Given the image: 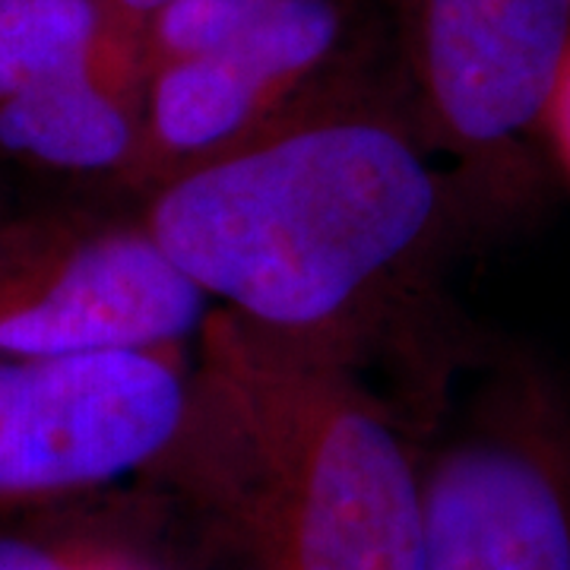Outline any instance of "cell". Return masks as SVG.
Returning <instances> with one entry per match:
<instances>
[{
    "instance_id": "13",
    "label": "cell",
    "mask_w": 570,
    "mask_h": 570,
    "mask_svg": "<svg viewBox=\"0 0 570 570\" xmlns=\"http://www.w3.org/2000/svg\"><path fill=\"white\" fill-rule=\"evenodd\" d=\"M111 3L121 10L127 20H134L137 26H142V22L149 20L159 7H165L168 0H111Z\"/></svg>"
},
{
    "instance_id": "11",
    "label": "cell",
    "mask_w": 570,
    "mask_h": 570,
    "mask_svg": "<svg viewBox=\"0 0 570 570\" xmlns=\"http://www.w3.org/2000/svg\"><path fill=\"white\" fill-rule=\"evenodd\" d=\"M63 510L0 520V570H163L140 539Z\"/></svg>"
},
{
    "instance_id": "5",
    "label": "cell",
    "mask_w": 570,
    "mask_h": 570,
    "mask_svg": "<svg viewBox=\"0 0 570 570\" xmlns=\"http://www.w3.org/2000/svg\"><path fill=\"white\" fill-rule=\"evenodd\" d=\"M184 352L0 358V520L146 479L181 425Z\"/></svg>"
},
{
    "instance_id": "3",
    "label": "cell",
    "mask_w": 570,
    "mask_h": 570,
    "mask_svg": "<svg viewBox=\"0 0 570 570\" xmlns=\"http://www.w3.org/2000/svg\"><path fill=\"white\" fill-rule=\"evenodd\" d=\"M422 444V570H570V400L504 358L438 396Z\"/></svg>"
},
{
    "instance_id": "9",
    "label": "cell",
    "mask_w": 570,
    "mask_h": 570,
    "mask_svg": "<svg viewBox=\"0 0 570 570\" xmlns=\"http://www.w3.org/2000/svg\"><path fill=\"white\" fill-rule=\"evenodd\" d=\"M142 89L82 77L0 99V153L61 175L127 184L140 153Z\"/></svg>"
},
{
    "instance_id": "1",
    "label": "cell",
    "mask_w": 570,
    "mask_h": 570,
    "mask_svg": "<svg viewBox=\"0 0 570 570\" xmlns=\"http://www.w3.org/2000/svg\"><path fill=\"white\" fill-rule=\"evenodd\" d=\"M140 219L216 311L288 340L358 348L441 238L448 190L406 124L311 92L142 197Z\"/></svg>"
},
{
    "instance_id": "15",
    "label": "cell",
    "mask_w": 570,
    "mask_h": 570,
    "mask_svg": "<svg viewBox=\"0 0 570 570\" xmlns=\"http://www.w3.org/2000/svg\"><path fill=\"white\" fill-rule=\"evenodd\" d=\"M0 213H3V209H0Z\"/></svg>"
},
{
    "instance_id": "2",
    "label": "cell",
    "mask_w": 570,
    "mask_h": 570,
    "mask_svg": "<svg viewBox=\"0 0 570 570\" xmlns=\"http://www.w3.org/2000/svg\"><path fill=\"white\" fill-rule=\"evenodd\" d=\"M209 311L142 479L254 570H422V444L355 365Z\"/></svg>"
},
{
    "instance_id": "10",
    "label": "cell",
    "mask_w": 570,
    "mask_h": 570,
    "mask_svg": "<svg viewBox=\"0 0 570 570\" xmlns=\"http://www.w3.org/2000/svg\"><path fill=\"white\" fill-rule=\"evenodd\" d=\"M82 77L142 89V26L111 0H0V99Z\"/></svg>"
},
{
    "instance_id": "6",
    "label": "cell",
    "mask_w": 570,
    "mask_h": 570,
    "mask_svg": "<svg viewBox=\"0 0 570 570\" xmlns=\"http://www.w3.org/2000/svg\"><path fill=\"white\" fill-rule=\"evenodd\" d=\"M422 108L466 165L517 159L546 130L570 58V0H403Z\"/></svg>"
},
{
    "instance_id": "4",
    "label": "cell",
    "mask_w": 570,
    "mask_h": 570,
    "mask_svg": "<svg viewBox=\"0 0 570 570\" xmlns=\"http://www.w3.org/2000/svg\"><path fill=\"white\" fill-rule=\"evenodd\" d=\"M209 311L140 213H0V358L187 352Z\"/></svg>"
},
{
    "instance_id": "7",
    "label": "cell",
    "mask_w": 570,
    "mask_h": 570,
    "mask_svg": "<svg viewBox=\"0 0 570 570\" xmlns=\"http://www.w3.org/2000/svg\"><path fill=\"white\" fill-rule=\"evenodd\" d=\"M343 39L336 0H168L142 22L146 70L184 58H219L288 102L317 92Z\"/></svg>"
},
{
    "instance_id": "8",
    "label": "cell",
    "mask_w": 570,
    "mask_h": 570,
    "mask_svg": "<svg viewBox=\"0 0 570 570\" xmlns=\"http://www.w3.org/2000/svg\"><path fill=\"white\" fill-rule=\"evenodd\" d=\"M298 102L219 58L159 63L142 82L140 153L127 184L149 197L184 171L242 146Z\"/></svg>"
},
{
    "instance_id": "12",
    "label": "cell",
    "mask_w": 570,
    "mask_h": 570,
    "mask_svg": "<svg viewBox=\"0 0 570 570\" xmlns=\"http://www.w3.org/2000/svg\"><path fill=\"white\" fill-rule=\"evenodd\" d=\"M542 137L549 140L554 163H558V168L564 171V178L570 181V58L564 73H561V82L554 89V99H551Z\"/></svg>"
},
{
    "instance_id": "14",
    "label": "cell",
    "mask_w": 570,
    "mask_h": 570,
    "mask_svg": "<svg viewBox=\"0 0 570 570\" xmlns=\"http://www.w3.org/2000/svg\"><path fill=\"white\" fill-rule=\"evenodd\" d=\"M238 570H254V568H245V564H242V568H238Z\"/></svg>"
}]
</instances>
